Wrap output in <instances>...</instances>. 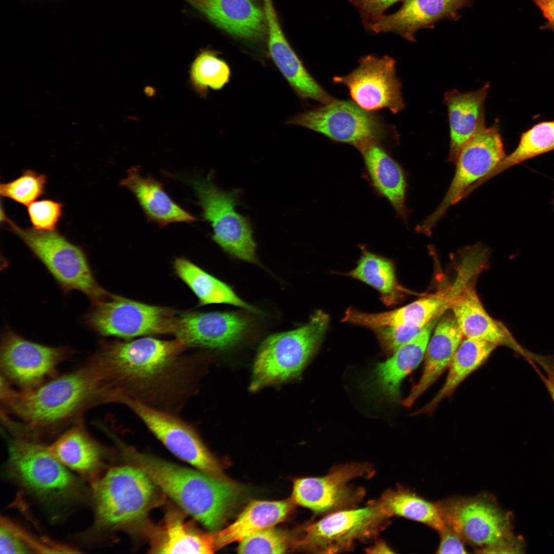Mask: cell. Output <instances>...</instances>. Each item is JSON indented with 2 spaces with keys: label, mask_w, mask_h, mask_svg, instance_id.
I'll return each instance as SVG.
<instances>
[{
  "label": "cell",
  "mask_w": 554,
  "mask_h": 554,
  "mask_svg": "<svg viewBox=\"0 0 554 554\" xmlns=\"http://www.w3.org/2000/svg\"><path fill=\"white\" fill-rule=\"evenodd\" d=\"M374 472L372 466L365 463L339 465L324 476L295 480L291 499L295 504L325 515L354 508L364 497L365 492L349 483L358 478H369Z\"/></svg>",
  "instance_id": "cell-15"
},
{
  "label": "cell",
  "mask_w": 554,
  "mask_h": 554,
  "mask_svg": "<svg viewBox=\"0 0 554 554\" xmlns=\"http://www.w3.org/2000/svg\"><path fill=\"white\" fill-rule=\"evenodd\" d=\"M456 291L420 299L389 311L369 313L349 307L345 312L346 323L370 329L382 326H425L450 307Z\"/></svg>",
  "instance_id": "cell-25"
},
{
  "label": "cell",
  "mask_w": 554,
  "mask_h": 554,
  "mask_svg": "<svg viewBox=\"0 0 554 554\" xmlns=\"http://www.w3.org/2000/svg\"><path fill=\"white\" fill-rule=\"evenodd\" d=\"M124 405L175 456L207 474L226 479L220 464L188 423L176 414L136 402L127 401Z\"/></svg>",
  "instance_id": "cell-17"
},
{
  "label": "cell",
  "mask_w": 554,
  "mask_h": 554,
  "mask_svg": "<svg viewBox=\"0 0 554 554\" xmlns=\"http://www.w3.org/2000/svg\"><path fill=\"white\" fill-rule=\"evenodd\" d=\"M522 356L542 370L541 377L554 403V355L537 354L525 349Z\"/></svg>",
  "instance_id": "cell-44"
},
{
  "label": "cell",
  "mask_w": 554,
  "mask_h": 554,
  "mask_svg": "<svg viewBox=\"0 0 554 554\" xmlns=\"http://www.w3.org/2000/svg\"><path fill=\"white\" fill-rule=\"evenodd\" d=\"M178 314L171 308L146 304L116 295L93 305L84 322L102 336L123 338L174 334Z\"/></svg>",
  "instance_id": "cell-11"
},
{
  "label": "cell",
  "mask_w": 554,
  "mask_h": 554,
  "mask_svg": "<svg viewBox=\"0 0 554 554\" xmlns=\"http://www.w3.org/2000/svg\"><path fill=\"white\" fill-rule=\"evenodd\" d=\"M378 141H369L355 147L363 157L369 180L378 193L389 202L405 223L406 179L403 169Z\"/></svg>",
  "instance_id": "cell-24"
},
{
  "label": "cell",
  "mask_w": 554,
  "mask_h": 554,
  "mask_svg": "<svg viewBox=\"0 0 554 554\" xmlns=\"http://www.w3.org/2000/svg\"><path fill=\"white\" fill-rule=\"evenodd\" d=\"M446 525L481 553H524L523 538L513 532V517L492 499L461 497L439 502Z\"/></svg>",
  "instance_id": "cell-6"
},
{
  "label": "cell",
  "mask_w": 554,
  "mask_h": 554,
  "mask_svg": "<svg viewBox=\"0 0 554 554\" xmlns=\"http://www.w3.org/2000/svg\"><path fill=\"white\" fill-rule=\"evenodd\" d=\"M173 267L177 275L197 296L200 305L223 303L249 311H256L255 308L240 298L230 286L190 261L184 258H177Z\"/></svg>",
  "instance_id": "cell-33"
},
{
  "label": "cell",
  "mask_w": 554,
  "mask_h": 554,
  "mask_svg": "<svg viewBox=\"0 0 554 554\" xmlns=\"http://www.w3.org/2000/svg\"><path fill=\"white\" fill-rule=\"evenodd\" d=\"M425 327L382 326L372 330L383 352L391 355L401 346L419 336Z\"/></svg>",
  "instance_id": "cell-42"
},
{
  "label": "cell",
  "mask_w": 554,
  "mask_h": 554,
  "mask_svg": "<svg viewBox=\"0 0 554 554\" xmlns=\"http://www.w3.org/2000/svg\"><path fill=\"white\" fill-rule=\"evenodd\" d=\"M463 336L453 313L440 318L426 347L422 375L403 400V406L410 407L448 367Z\"/></svg>",
  "instance_id": "cell-27"
},
{
  "label": "cell",
  "mask_w": 554,
  "mask_h": 554,
  "mask_svg": "<svg viewBox=\"0 0 554 554\" xmlns=\"http://www.w3.org/2000/svg\"><path fill=\"white\" fill-rule=\"evenodd\" d=\"M0 395L1 411L19 420L11 422L12 433L42 442L65 427L82 421L86 410L102 404L98 380L87 362L30 390H15L3 383Z\"/></svg>",
  "instance_id": "cell-2"
},
{
  "label": "cell",
  "mask_w": 554,
  "mask_h": 554,
  "mask_svg": "<svg viewBox=\"0 0 554 554\" xmlns=\"http://www.w3.org/2000/svg\"><path fill=\"white\" fill-rule=\"evenodd\" d=\"M439 532L440 540L437 553H467L465 541L452 528L446 525Z\"/></svg>",
  "instance_id": "cell-45"
},
{
  "label": "cell",
  "mask_w": 554,
  "mask_h": 554,
  "mask_svg": "<svg viewBox=\"0 0 554 554\" xmlns=\"http://www.w3.org/2000/svg\"><path fill=\"white\" fill-rule=\"evenodd\" d=\"M505 156L498 123L473 135L459 153L454 177L443 201L416 230L430 235L449 206L458 202L468 188L491 171Z\"/></svg>",
  "instance_id": "cell-14"
},
{
  "label": "cell",
  "mask_w": 554,
  "mask_h": 554,
  "mask_svg": "<svg viewBox=\"0 0 554 554\" xmlns=\"http://www.w3.org/2000/svg\"><path fill=\"white\" fill-rule=\"evenodd\" d=\"M187 348L177 339L102 341L88 361L104 404L134 401L177 415L193 396L199 375L200 361L183 355Z\"/></svg>",
  "instance_id": "cell-1"
},
{
  "label": "cell",
  "mask_w": 554,
  "mask_h": 554,
  "mask_svg": "<svg viewBox=\"0 0 554 554\" xmlns=\"http://www.w3.org/2000/svg\"><path fill=\"white\" fill-rule=\"evenodd\" d=\"M472 1L405 0L397 12L390 15L383 14L365 28L374 34L394 33L414 42L419 30L433 28L442 19H458L459 10L470 6Z\"/></svg>",
  "instance_id": "cell-19"
},
{
  "label": "cell",
  "mask_w": 554,
  "mask_h": 554,
  "mask_svg": "<svg viewBox=\"0 0 554 554\" xmlns=\"http://www.w3.org/2000/svg\"><path fill=\"white\" fill-rule=\"evenodd\" d=\"M5 435L8 454L5 477L40 503L53 520L91 503L90 487L58 461L48 446Z\"/></svg>",
  "instance_id": "cell-4"
},
{
  "label": "cell",
  "mask_w": 554,
  "mask_h": 554,
  "mask_svg": "<svg viewBox=\"0 0 554 554\" xmlns=\"http://www.w3.org/2000/svg\"><path fill=\"white\" fill-rule=\"evenodd\" d=\"M489 87L487 83L476 91L464 93L454 89L445 93L450 137L448 161L456 163L466 143L486 128L484 105Z\"/></svg>",
  "instance_id": "cell-26"
},
{
  "label": "cell",
  "mask_w": 554,
  "mask_h": 554,
  "mask_svg": "<svg viewBox=\"0 0 554 554\" xmlns=\"http://www.w3.org/2000/svg\"><path fill=\"white\" fill-rule=\"evenodd\" d=\"M377 500L382 510L390 518H405L438 531L446 525L439 502L428 501L406 489H388Z\"/></svg>",
  "instance_id": "cell-35"
},
{
  "label": "cell",
  "mask_w": 554,
  "mask_h": 554,
  "mask_svg": "<svg viewBox=\"0 0 554 554\" xmlns=\"http://www.w3.org/2000/svg\"><path fill=\"white\" fill-rule=\"evenodd\" d=\"M48 448L58 461L86 482L90 484L104 474L108 450L89 434L83 421L72 425Z\"/></svg>",
  "instance_id": "cell-22"
},
{
  "label": "cell",
  "mask_w": 554,
  "mask_h": 554,
  "mask_svg": "<svg viewBox=\"0 0 554 554\" xmlns=\"http://www.w3.org/2000/svg\"><path fill=\"white\" fill-rule=\"evenodd\" d=\"M151 537L153 553H212L215 551L213 533L199 532L174 510L167 512L163 523L153 529Z\"/></svg>",
  "instance_id": "cell-30"
},
{
  "label": "cell",
  "mask_w": 554,
  "mask_h": 554,
  "mask_svg": "<svg viewBox=\"0 0 554 554\" xmlns=\"http://www.w3.org/2000/svg\"><path fill=\"white\" fill-rule=\"evenodd\" d=\"M554 150V121L539 123L521 136L516 149L491 171L476 182L475 189L508 168L525 161Z\"/></svg>",
  "instance_id": "cell-37"
},
{
  "label": "cell",
  "mask_w": 554,
  "mask_h": 554,
  "mask_svg": "<svg viewBox=\"0 0 554 554\" xmlns=\"http://www.w3.org/2000/svg\"><path fill=\"white\" fill-rule=\"evenodd\" d=\"M74 353L67 346L31 341L8 328L1 336V377L21 390H30L58 374L57 367Z\"/></svg>",
  "instance_id": "cell-13"
},
{
  "label": "cell",
  "mask_w": 554,
  "mask_h": 554,
  "mask_svg": "<svg viewBox=\"0 0 554 554\" xmlns=\"http://www.w3.org/2000/svg\"><path fill=\"white\" fill-rule=\"evenodd\" d=\"M450 308L466 338L483 340L496 346H506L518 354L521 352L523 347L504 324L487 313L471 286L464 287L457 293Z\"/></svg>",
  "instance_id": "cell-23"
},
{
  "label": "cell",
  "mask_w": 554,
  "mask_h": 554,
  "mask_svg": "<svg viewBox=\"0 0 554 554\" xmlns=\"http://www.w3.org/2000/svg\"><path fill=\"white\" fill-rule=\"evenodd\" d=\"M268 33V49L279 70L297 94L325 104L331 97L307 71L291 47L279 23L272 0H263Z\"/></svg>",
  "instance_id": "cell-21"
},
{
  "label": "cell",
  "mask_w": 554,
  "mask_h": 554,
  "mask_svg": "<svg viewBox=\"0 0 554 554\" xmlns=\"http://www.w3.org/2000/svg\"><path fill=\"white\" fill-rule=\"evenodd\" d=\"M249 326L236 312H185L177 316L174 335L187 347L221 350L236 344Z\"/></svg>",
  "instance_id": "cell-18"
},
{
  "label": "cell",
  "mask_w": 554,
  "mask_h": 554,
  "mask_svg": "<svg viewBox=\"0 0 554 554\" xmlns=\"http://www.w3.org/2000/svg\"><path fill=\"white\" fill-rule=\"evenodd\" d=\"M361 250L356 267L345 274L377 290L385 305L390 306L399 303L402 288L397 281L393 262L365 247H362Z\"/></svg>",
  "instance_id": "cell-34"
},
{
  "label": "cell",
  "mask_w": 554,
  "mask_h": 554,
  "mask_svg": "<svg viewBox=\"0 0 554 554\" xmlns=\"http://www.w3.org/2000/svg\"><path fill=\"white\" fill-rule=\"evenodd\" d=\"M541 11L543 15L547 19L541 29L550 30L554 31V0H531Z\"/></svg>",
  "instance_id": "cell-46"
},
{
  "label": "cell",
  "mask_w": 554,
  "mask_h": 554,
  "mask_svg": "<svg viewBox=\"0 0 554 554\" xmlns=\"http://www.w3.org/2000/svg\"><path fill=\"white\" fill-rule=\"evenodd\" d=\"M357 9L365 26L374 22L397 2L405 0H349Z\"/></svg>",
  "instance_id": "cell-43"
},
{
  "label": "cell",
  "mask_w": 554,
  "mask_h": 554,
  "mask_svg": "<svg viewBox=\"0 0 554 554\" xmlns=\"http://www.w3.org/2000/svg\"><path fill=\"white\" fill-rule=\"evenodd\" d=\"M289 538L284 531L267 528L246 537L238 548L240 553H283L288 549Z\"/></svg>",
  "instance_id": "cell-40"
},
{
  "label": "cell",
  "mask_w": 554,
  "mask_h": 554,
  "mask_svg": "<svg viewBox=\"0 0 554 554\" xmlns=\"http://www.w3.org/2000/svg\"><path fill=\"white\" fill-rule=\"evenodd\" d=\"M51 1H56V0H51Z\"/></svg>",
  "instance_id": "cell-48"
},
{
  "label": "cell",
  "mask_w": 554,
  "mask_h": 554,
  "mask_svg": "<svg viewBox=\"0 0 554 554\" xmlns=\"http://www.w3.org/2000/svg\"><path fill=\"white\" fill-rule=\"evenodd\" d=\"M440 318L427 324L419 336L375 367L364 386L369 397L390 403L399 402L401 384L423 360L431 332Z\"/></svg>",
  "instance_id": "cell-20"
},
{
  "label": "cell",
  "mask_w": 554,
  "mask_h": 554,
  "mask_svg": "<svg viewBox=\"0 0 554 554\" xmlns=\"http://www.w3.org/2000/svg\"><path fill=\"white\" fill-rule=\"evenodd\" d=\"M294 505L291 499L250 502L233 523L213 533L215 550L232 542H240L258 531L274 527L286 518Z\"/></svg>",
  "instance_id": "cell-31"
},
{
  "label": "cell",
  "mask_w": 554,
  "mask_h": 554,
  "mask_svg": "<svg viewBox=\"0 0 554 554\" xmlns=\"http://www.w3.org/2000/svg\"><path fill=\"white\" fill-rule=\"evenodd\" d=\"M497 347L483 340L466 338L450 362L446 379L441 388L429 402L412 414L433 411L441 401L451 395L470 374L487 360Z\"/></svg>",
  "instance_id": "cell-32"
},
{
  "label": "cell",
  "mask_w": 554,
  "mask_h": 554,
  "mask_svg": "<svg viewBox=\"0 0 554 554\" xmlns=\"http://www.w3.org/2000/svg\"><path fill=\"white\" fill-rule=\"evenodd\" d=\"M349 74L335 76L332 83L347 87L359 106L369 111L386 108L397 114L405 108L402 83L396 76L395 61L388 56L362 57Z\"/></svg>",
  "instance_id": "cell-16"
},
{
  "label": "cell",
  "mask_w": 554,
  "mask_h": 554,
  "mask_svg": "<svg viewBox=\"0 0 554 554\" xmlns=\"http://www.w3.org/2000/svg\"><path fill=\"white\" fill-rule=\"evenodd\" d=\"M1 221L24 242L44 265L65 293L77 290L92 305L108 299L111 294L97 282L82 248L69 241L56 230L43 231L19 227L5 214Z\"/></svg>",
  "instance_id": "cell-7"
},
{
  "label": "cell",
  "mask_w": 554,
  "mask_h": 554,
  "mask_svg": "<svg viewBox=\"0 0 554 554\" xmlns=\"http://www.w3.org/2000/svg\"><path fill=\"white\" fill-rule=\"evenodd\" d=\"M329 321L328 314L318 310L304 325L266 338L255 360L251 389L299 375L319 348Z\"/></svg>",
  "instance_id": "cell-8"
},
{
  "label": "cell",
  "mask_w": 554,
  "mask_h": 554,
  "mask_svg": "<svg viewBox=\"0 0 554 554\" xmlns=\"http://www.w3.org/2000/svg\"><path fill=\"white\" fill-rule=\"evenodd\" d=\"M288 124L306 127L330 140L358 145L369 141L381 142L390 128L379 115L350 100L330 102L291 117Z\"/></svg>",
  "instance_id": "cell-12"
},
{
  "label": "cell",
  "mask_w": 554,
  "mask_h": 554,
  "mask_svg": "<svg viewBox=\"0 0 554 554\" xmlns=\"http://www.w3.org/2000/svg\"><path fill=\"white\" fill-rule=\"evenodd\" d=\"M63 211L61 203L47 199L32 202L27 207L32 228L43 231L55 230Z\"/></svg>",
  "instance_id": "cell-41"
},
{
  "label": "cell",
  "mask_w": 554,
  "mask_h": 554,
  "mask_svg": "<svg viewBox=\"0 0 554 554\" xmlns=\"http://www.w3.org/2000/svg\"><path fill=\"white\" fill-rule=\"evenodd\" d=\"M77 552H80L76 548L57 542L45 536H37L9 518L1 517V554Z\"/></svg>",
  "instance_id": "cell-36"
},
{
  "label": "cell",
  "mask_w": 554,
  "mask_h": 554,
  "mask_svg": "<svg viewBox=\"0 0 554 554\" xmlns=\"http://www.w3.org/2000/svg\"><path fill=\"white\" fill-rule=\"evenodd\" d=\"M368 553H393L392 549L382 541H377L372 546L366 549Z\"/></svg>",
  "instance_id": "cell-47"
},
{
  "label": "cell",
  "mask_w": 554,
  "mask_h": 554,
  "mask_svg": "<svg viewBox=\"0 0 554 554\" xmlns=\"http://www.w3.org/2000/svg\"><path fill=\"white\" fill-rule=\"evenodd\" d=\"M122 456L143 471L184 511L215 531L225 523L241 494L239 486L139 452L119 438L115 442Z\"/></svg>",
  "instance_id": "cell-3"
},
{
  "label": "cell",
  "mask_w": 554,
  "mask_h": 554,
  "mask_svg": "<svg viewBox=\"0 0 554 554\" xmlns=\"http://www.w3.org/2000/svg\"><path fill=\"white\" fill-rule=\"evenodd\" d=\"M188 182L199 199L202 217L212 227V240L230 255L258 263L251 223L235 209L240 190L223 191L214 185L210 176L205 179H192Z\"/></svg>",
  "instance_id": "cell-10"
},
{
  "label": "cell",
  "mask_w": 554,
  "mask_h": 554,
  "mask_svg": "<svg viewBox=\"0 0 554 554\" xmlns=\"http://www.w3.org/2000/svg\"><path fill=\"white\" fill-rule=\"evenodd\" d=\"M94 520L76 539L93 544L102 533L142 523L157 499L156 486L133 466L110 468L90 484Z\"/></svg>",
  "instance_id": "cell-5"
},
{
  "label": "cell",
  "mask_w": 554,
  "mask_h": 554,
  "mask_svg": "<svg viewBox=\"0 0 554 554\" xmlns=\"http://www.w3.org/2000/svg\"><path fill=\"white\" fill-rule=\"evenodd\" d=\"M121 186L135 196L148 222L160 227L177 222L192 223L196 217L177 204L166 192L161 182L151 176L144 177L137 167L127 171Z\"/></svg>",
  "instance_id": "cell-29"
},
{
  "label": "cell",
  "mask_w": 554,
  "mask_h": 554,
  "mask_svg": "<svg viewBox=\"0 0 554 554\" xmlns=\"http://www.w3.org/2000/svg\"><path fill=\"white\" fill-rule=\"evenodd\" d=\"M47 176L34 170L26 169L15 180L0 185L2 196L28 206L44 194Z\"/></svg>",
  "instance_id": "cell-39"
},
{
  "label": "cell",
  "mask_w": 554,
  "mask_h": 554,
  "mask_svg": "<svg viewBox=\"0 0 554 554\" xmlns=\"http://www.w3.org/2000/svg\"><path fill=\"white\" fill-rule=\"evenodd\" d=\"M183 1L233 36L254 39L264 31V12L250 0Z\"/></svg>",
  "instance_id": "cell-28"
},
{
  "label": "cell",
  "mask_w": 554,
  "mask_h": 554,
  "mask_svg": "<svg viewBox=\"0 0 554 554\" xmlns=\"http://www.w3.org/2000/svg\"><path fill=\"white\" fill-rule=\"evenodd\" d=\"M189 73L194 90L205 96L209 88L219 90L229 82L230 69L216 52L204 50L201 51L192 62Z\"/></svg>",
  "instance_id": "cell-38"
},
{
  "label": "cell",
  "mask_w": 554,
  "mask_h": 554,
  "mask_svg": "<svg viewBox=\"0 0 554 554\" xmlns=\"http://www.w3.org/2000/svg\"><path fill=\"white\" fill-rule=\"evenodd\" d=\"M389 518L378 500L363 508L337 511L305 526L294 545L316 553L349 551L356 541L376 537L387 525Z\"/></svg>",
  "instance_id": "cell-9"
}]
</instances>
